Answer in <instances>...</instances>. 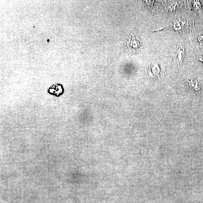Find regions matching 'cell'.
<instances>
[{
    "mask_svg": "<svg viewBox=\"0 0 203 203\" xmlns=\"http://www.w3.org/2000/svg\"><path fill=\"white\" fill-rule=\"evenodd\" d=\"M49 94L57 97L60 96L64 92V88L62 85L61 84H55L52 85L48 90Z\"/></svg>",
    "mask_w": 203,
    "mask_h": 203,
    "instance_id": "1",
    "label": "cell"
}]
</instances>
